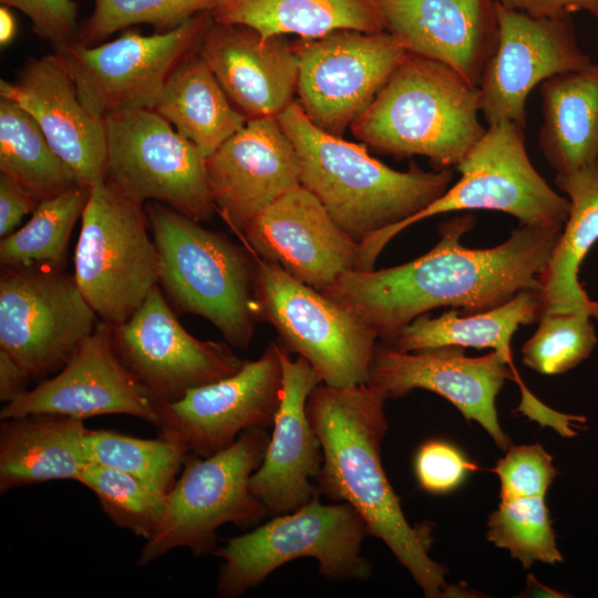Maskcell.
Masks as SVG:
<instances>
[{
    "mask_svg": "<svg viewBox=\"0 0 598 598\" xmlns=\"http://www.w3.org/2000/svg\"><path fill=\"white\" fill-rule=\"evenodd\" d=\"M471 214L439 226L440 239L422 256L390 268L350 270L321 290L354 312L390 344L415 318L437 308L462 315L496 308L520 291H537L564 226L518 225L504 243L467 248Z\"/></svg>",
    "mask_w": 598,
    "mask_h": 598,
    "instance_id": "obj_1",
    "label": "cell"
},
{
    "mask_svg": "<svg viewBox=\"0 0 598 598\" xmlns=\"http://www.w3.org/2000/svg\"><path fill=\"white\" fill-rule=\"evenodd\" d=\"M386 399L384 390L370 383L350 388L319 384L313 389L307 414L323 454L317 491L333 502L350 504L369 534L389 547L426 597L453 596L446 569L429 555V529L408 522L383 470Z\"/></svg>",
    "mask_w": 598,
    "mask_h": 598,
    "instance_id": "obj_2",
    "label": "cell"
},
{
    "mask_svg": "<svg viewBox=\"0 0 598 598\" xmlns=\"http://www.w3.org/2000/svg\"><path fill=\"white\" fill-rule=\"evenodd\" d=\"M295 146L300 184L357 241L395 226L429 206L451 186L453 168L424 171L411 162L395 171L355 144L315 126L295 100L278 117Z\"/></svg>",
    "mask_w": 598,
    "mask_h": 598,
    "instance_id": "obj_3",
    "label": "cell"
},
{
    "mask_svg": "<svg viewBox=\"0 0 598 598\" xmlns=\"http://www.w3.org/2000/svg\"><path fill=\"white\" fill-rule=\"evenodd\" d=\"M478 87L452 68L408 52L352 134L396 158L426 157L435 171L456 167L486 132Z\"/></svg>",
    "mask_w": 598,
    "mask_h": 598,
    "instance_id": "obj_4",
    "label": "cell"
},
{
    "mask_svg": "<svg viewBox=\"0 0 598 598\" xmlns=\"http://www.w3.org/2000/svg\"><path fill=\"white\" fill-rule=\"evenodd\" d=\"M145 214L161 258L158 286L171 306L203 317L228 344L247 349L259 322L252 254L162 203L152 200Z\"/></svg>",
    "mask_w": 598,
    "mask_h": 598,
    "instance_id": "obj_5",
    "label": "cell"
},
{
    "mask_svg": "<svg viewBox=\"0 0 598 598\" xmlns=\"http://www.w3.org/2000/svg\"><path fill=\"white\" fill-rule=\"evenodd\" d=\"M460 179L411 218L373 233L360 241V271L374 269L384 247L413 224L458 210H495L520 225L564 226L570 210L567 197L554 190L532 164L524 127L502 122L489 125L483 137L455 167Z\"/></svg>",
    "mask_w": 598,
    "mask_h": 598,
    "instance_id": "obj_6",
    "label": "cell"
},
{
    "mask_svg": "<svg viewBox=\"0 0 598 598\" xmlns=\"http://www.w3.org/2000/svg\"><path fill=\"white\" fill-rule=\"evenodd\" d=\"M368 535L367 524L350 504H323L317 493L298 509L276 515L215 549L223 559L217 594L237 598L283 564L307 557L318 561L320 574L328 579L364 580L372 571L361 555Z\"/></svg>",
    "mask_w": 598,
    "mask_h": 598,
    "instance_id": "obj_7",
    "label": "cell"
},
{
    "mask_svg": "<svg viewBox=\"0 0 598 598\" xmlns=\"http://www.w3.org/2000/svg\"><path fill=\"white\" fill-rule=\"evenodd\" d=\"M269 440L267 429H249L210 456L188 454L167 493L163 519L142 547L137 565L145 566L179 547L195 555L214 553L220 526L259 523L268 511L251 493L249 480L261 464Z\"/></svg>",
    "mask_w": 598,
    "mask_h": 598,
    "instance_id": "obj_8",
    "label": "cell"
},
{
    "mask_svg": "<svg viewBox=\"0 0 598 598\" xmlns=\"http://www.w3.org/2000/svg\"><path fill=\"white\" fill-rule=\"evenodd\" d=\"M256 260L258 321L270 323L278 343L306 359L323 384L368 383L377 333L354 312L248 249Z\"/></svg>",
    "mask_w": 598,
    "mask_h": 598,
    "instance_id": "obj_9",
    "label": "cell"
},
{
    "mask_svg": "<svg viewBox=\"0 0 598 598\" xmlns=\"http://www.w3.org/2000/svg\"><path fill=\"white\" fill-rule=\"evenodd\" d=\"M143 204L106 181L91 188L74 252V278L99 318L127 320L158 285L161 258Z\"/></svg>",
    "mask_w": 598,
    "mask_h": 598,
    "instance_id": "obj_10",
    "label": "cell"
},
{
    "mask_svg": "<svg viewBox=\"0 0 598 598\" xmlns=\"http://www.w3.org/2000/svg\"><path fill=\"white\" fill-rule=\"evenodd\" d=\"M106 182L143 204L164 203L198 221L215 213L206 158L173 125L151 109H124L104 116Z\"/></svg>",
    "mask_w": 598,
    "mask_h": 598,
    "instance_id": "obj_11",
    "label": "cell"
},
{
    "mask_svg": "<svg viewBox=\"0 0 598 598\" xmlns=\"http://www.w3.org/2000/svg\"><path fill=\"white\" fill-rule=\"evenodd\" d=\"M97 323L74 276L62 268L28 265L2 269L0 349L31 378L59 372Z\"/></svg>",
    "mask_w": 598,
    "mask_h": 598,
    "instance_id": "obj_12",
    "label": "cell"
},
{
    "mask_svg": "<svg viewBox=\"0 0 598 598\" xmlns=\"http://www.w3.org/2000/svg\"><path fill=\"white\" fill-rule=\"evenodd\" d=\"M200 12L166 32L143 35L125 30L117 39L83 45L59 54L84 105L100 117L124 109H153L169 76L190 54L213 23Z\"/></svg>",
    "mask_w": 598,
    "mask_h": 598,
    "instance_id": "obj_13",
    "label": "cell"
},
{
    "mask_svg": "<svg viewBox=\"0 0 598 598\" xmlns=\"http://www.w3.org/2000/svg\"><path fill=\"white\" fill-rule=\"evenodd\" d=\"M298 56L297 102L319 130L342 137L408 53L388 31L337 30L292 42Z\"/></svg>",
    "mask_w": 598,
    "mask_h": 598,
    "instance_id": "obj_14",
    "label": "cell"
},
{
    "mask_svg": "<svg viewBox=\"0 0 598 598\" xmlns=\"http://www.w3.org/2000/svg\"><path fill=\"white\" fill-rule=\"evenodd\" d=\"M111 338L121 362L157 405L227 378L244 363L227 342L192 336L158 285L127 320L112 324Z\"/></svg>",
    "mask_w": 598,
    "mask_h": 598,
    "instance_id": "obj_15",
    "label": "cell"
},
{
    "mask_svg": "<svg viewBox=\"0 0 598 598\" xmlns=\"http://www.w3.org/2000/svg\"><path fill=\"white\" fill-rule=\"evenodd\" d=\"M281 389L279 344L272 341L257 360L244 361L236 373L157 405L158 436L188 454L210 456L249 429L272 426Z\"/></svg>",
    "mask_w": 598,
    "mask_h": 598,
    "instance_id": "obj_16",
    "label": "cell"
},
{
    "mask_svg": "<svg viewBox=\"0 0 598 598\" xmlns=\"http://www.w3.org/2000/svg\"><path fill=\"white\" fill-rule=\"evenodd\" d=\"M498 38L478 84L487 126L526 124V101L535 86L592 62L579 47L571 16L533 17L496 1Z\"/></svg>",
    "mask_w": 598,
    "mask_h": 598,
    "instance_id": "obj_17",
    "label": "cell"
},
{
    "mask_svg": "<svg viewBox=\"0 0 598 598\" xmlns=\"http://www.w3.org/2000/svg\"><path fill=\"white\" fill-rule=\"evenodd\" d=\"M509 379H518L511 360L494 350L472 358L458 346L402 352L378 341L368 383L381 388L392 399L416 389L434 392L450 401L467 421L482 425L495 444L507 451L511 439L501 429L495 402Z\"/></svg>",
    "mask_w": 598,
    "mask_h": 598,
    "instance_id": "obj_18",
    "label": "cell"
},
{
    "mask_svg": "<svg viewBox=\"0 0 598 598\" xmlns=\"http://www.w3.org/2000/svg\"><path fill=\"white\" fill-rule=\"evenodd\" d=\"M111 334L112 323L100 321L59 372L3 404L0 420L32 413L63 414L84 421L125 414L155 425L157 404L121 362Z\"/></svg>",
    "mask_w": 598,
    "mask_h": 598,
    "instance_id": "obj_19",
    "label": "cell"
},
{
    "mask_svg": "<svg viewBox=\"0 0 598 598\" xmlns=\"http://www.w3.org/2000/svg\"><path fill=\"white\" fill-rule=\"evenodd\" d=\"M236 235L257 256L320 291L359 267L360 243L343 231L301 184Z\"/></svg>",
    "mask_w": 598,
    "mask_h": 598,
    "instance_id": "obj_20",
    "label": "cell"
},
{
    "mask_svg": "<svg viewBox=\"0 0 598 598\" xmlns=\"http://www.w3.org/2000/svg\"><path fill=\"white\" fill-rule=\"evenodd\" d=\"M215 212L235 233L300 185L297 152L277 117L251 120L206 158Z\"/></svg>",
    "mask_w": 598,
    "mask_h": 598,
    "instance_id": "obj_21",
    "label": "cell"
},
{
    "mask_svg": "<svg viewBox=\"0 0 598 598\" xmlns=\"http://www.w3.org/2000/svg\"><path fill=\"white\" fill-rule=\"evenodd\" d=\"M0 96L17 102L35 120L81 185L92 188L106 181L104 117L81 101L59 54L29 59L14 82L0 81Z\"/></svg>",
    "mask_w": 598,
    "mask_h": 598,
    "instance_id": "obj_22",
    "label": "cell"
},
{
    "mask_svg": "<svg viewBox=\"0 0 598 598\" xmlns=\"http://www.w3.org/2000/svg\"><path fill=\"white\" fill-rule=\"evenodd\" d=\"M279 354L280 403L264 460L249 480L251 493L275 516L298 509L318 493L311 480L317 478L323 461L320 440L307 414L308 398L322 381L302 357L292 359L280 344Z\"/></svg>",
    "mask_w": 598,
    "mask_h": 598,
    "instance_id": "obj_23",
    "label": "cell"
},
{
    "mask_svg": "<svg viewBox=\"0 0 598 598\" xmlns=\"http://www.w3.org/2000/svg\"><path fill=\"white\" fill-rule=\"evenodd\" d=\"M198 54L247 122L278 117L295 101L299 61L286 35L213 21Z\"/></svg>",
    "mask_w": 598,
    "mask_h": 598,
    "instance_id": "obj_24",
    "label": "cell"
},
{
    "mask_svg": "<svg viewBox=\"0 0 598 598\" xmlns=\"http://www.w3.org/2000/svg\"><path fill=\"white\" fill-rule=\"evenodd\" d=\"M385 31L408 52L441 62L478 87L498 38L496 0H377Z\"/></svg>",
    "mask_w": 598,
    "mask_h": 598,
    "instance_id": "obj_25",
    "label": "cell"
},
{
    "mask_svg": "<svg viewBox=\"0 0 598 598\" xmlns=\"http://www.w3.org/2000/svg\"><path fill=\"white\" fill-rule=\"evenodd\" d=\"M84 420L32 413L1 420L0 492L59 480L76 482L87 465Z\"/></svg>",
    "mask_w": 598,
    "mask_h": 598,
    "instance_id": "obj_26",
    "label": "cell"
},
{
    "mask_svg": "<svg viewBox=\"0 0 598 598\" xmlns=\"http://www.w3.org/2000/svg\"><path fill=\"white\" fill-rule=\"evenodd\" d=\"M555 184L569 199L570 210L539 278L540 317L586 308L598 319V300L588 297L578 278L580 265L598 241V159L556 174Z\"/></svg>",
    "mask_w": 598,
    "mask_h": 598,
    "instance_id": "obj_27",
    "label": "cell"
},
{
    "mask_svg": "<svg viewBox=\"0 0 598 598\" xmlns=\"http://www.w3.org/2000/svg\"><path fill=\"white\" fill-rule=\"evenodd\" d=\"M539 92L538 147L555 173H570L597 161L598 63L551 76Z\"/></svg>",
    "mask_w": 598,
    "mask_h": 598,
    "instance_id": "obj_28",
    "label": "cell"
},
{
    "mask_svg": "<svg viewBox=\"0 0 598 598\" xmlns=\"http://www.w3.org/2000/svg\"><path fill=\"white\" fill-rule=\"evenodd\" d=\"M210 12L215 22L247 25L264 38L385 31L377 0H220Z\"/></svg>",
    "mask_w": 598,
    "mask_h": 598,
    "instance_id": "obj_29",
    "label": "cell"
},
{
    "mask_svg": "<svg viewBox=\"0 0 598 598\" xmlns=\"http://www.w3.org/2000/svg\"><path fill=\"white\" fill-rule=\"evenodd\" d=\"M152 110L205 158L247 123L198 51L173 72Z\"/></svg>",
    "mask_w": 598,
    "mask_h": 598,
    "instance_id": "obj_30",
    "label": "cell"
},
{
    "mask_svg": "<svg viewBox=\"0 0 598 598\" xmlns=\"http://www.w3.org/2000/svg\"><path fill=\"white\" fill-rule=\"evenodd\" d=\"M539 318L537 291L525 290L496 308L476 313L462 315L455 308L436 318L424 313L388 346L402 352L443 346L491 348L511 360V340L516 330L538 322Z\"/></svg>",
    "mask_w": 598,
    "mask_h": 598,
    "instance_id": "obj_31",
    "label": "cell"
},
{
    "mask_svg": "<svg viewBox=\"0 0 598 598\" xmlns=\"http://www.w3.org/2000/svg\"><path fill=\"white\" fill-rule=\"evenodd\" d=\"M0 173L12 177L39 202L81 185L35 120L17 102L3 96H0Z\"/></svg>",
    "mask_w": 598,
    "mask_h": 598,
    "instance_id": "obj_32",
    "label": "cell"
},
{
    "mask_svg": "<svg viewBox=\"0 0 598 598\" xmlns=\"http://www.w3.org/2000/svg\"><path fill=\"white\" fill-rule=\"evenodd\" d=\"M90 193V187L78 185L41 200L23 227L1 238V266L62 268L72 229L82 217Z\"/></svg>",
    "mask_w": 598,
    "mask_h": 598,
    "instance_id": "obj_33",
    "label": "cell"
},
{
    "mask_svg": "<svg viewBox=\"0 0 598 598\" xmlns=\"http://www.w3.org/2000/svg\"><path fill=\"white\" fill-rule=\"evenodd\" d=\"M84 450L89 463L127 473L167 495L188 453L158 436L141 439L112 430H90Z\"/></svg>",
    "mask_w": 598,
    "mask_h": 598,
    "instance_id": "obj_34",
    "label": "cell"
},
{
    "mask_svg": "<svg viewBox=\"0 0 598 598\" xmlns=\"http://www.w3.org/2000/svg\"><path fill=\"white\" fill-rule=\"evenodd\" d=\"M78 483L95 494L102 511L118 527L148 539L158 528L166 494L122 471L87 463Z\"/></svg>",
    "mask_w": 598,
    "mask_h": 598,
    "instance_id": "obj_35",
    "label": "cell"
},
{
    "mask_svg": "<svg viewBox=\"0 0 598 598\" xmlns=\"http://www.w3.org/2000/svg\"><path fill=\"white\" fill-rule=\"evenodd\" d=\"M486 538L507 549L525 568L536 561H563L543 496L501 499L488 517Z\"/></svg>",
    "mask_w": 598,
    "mask_h": 598,
    "instance_id": "obj_36",
    "label": "cell"
},
{
    "mask_svg": "<svg viewBox=\"0 0 598 598\" xmlns=\"http://www.w3.org/2000/svg\"><path fill=\"white\" fill-rule=\"evenodd\" d=\"M591 319L592 311L586 308L543 315L520 350L524 364L547 375L577 367L598 341Z\"/></svg>",
    "mask_w": 598,
    "mask_h": 598,
    "instance_id": "obj_37",
    "label": "cell"
},
{
    "mask_svg": "<svg viewBox=\"0 0 598 598\" xmlns=\"http://www.w3.org/2000/svg\"><path fill=\"white\" fill-rule=\"evenodd\" d=\"M220 0H94L76 42L96 45L115 31L146 23L157 32L181 25L197 13L212 11Z\"/></svg>",
    "mask_w": 598,
    "mask_h": 598,
    "instance_id": "obj_38",
    "label": "cell"
},
{
    "mask_svg": "<svg viewBox=\"0 0 598 598\" xmlns=\"http://www.w3.org/2000/svg\"><path fill=\"white\" fill-rule=\"evenodd\" d=\"M494 472L501 481V499L543 496L557 475L551 456L539 444L511 446Z\"/></svg>",
    "mask_w": 598,
    "mask_h": 598,
    "instance_id": "obj_39",
    "label": "cell"
},
{
    "mask_svg": "<svg viewBox=\"0 0 598 598\" xmlns=\"http://www.w3.org/2000/svg\"><path fill=\"white\" fill-rule=\"evenodd\" d=\"M474 466L452 444L432 440L417 450L414 473L420 486L433 494L455 489Z\"/></svg>",
    "mask_w": 598,
    "mask_h": 598,
    "instance_id": "obj_40",
    "label": "cell"
},
{
    "mask_svg": "<svg viewBox=\"0 0 598 598\" xmlns=\"http://www.w3.org/2000/svg\"><path fill=\"white\" fill-rule=\"evenodd\" d=\"M13 7L32 22L33 31L49 42L55 53L63 51L78 40V9L73 0H0Z\"/></svg>",
    "mask_w": 598,
    "mask_h": 598,
    "instance_id": "obj_41",
    "label": "cell"
},
{
    "mask_svg": "<svg viewBox=\"0 0 598 598\" xmlns=\"http://www.w3.org/2000/svg\"><path fill=\"white\" fill-rule=\"evenodd\" d=\"M39 200L22 185L0 173V237L14 231L21 219L33 213Z\"/></svg>",
    "mask_w": 598,
    "mask_h": 598,
    "instance_id": "obj_42",
    "label": "cell"
},
{
    "mask_svg": "<svg viewBox=\"0 0 598 598\" xmlns=\"http://www.w3.org/2000/svg\"><path fill=\"white\" fill-rule=\"evenodd\" d=\"M533 17L556 18L585 11L598 19V0H496Z\"/></svg>",
    "mask_w": 598,
    "mask_h": 598,
    "instance_id": "obj_43",
    "label": "cell"
},
{
    "mask_svg": "<svg viewBox=\"0 0 598 598\" xmlns=\"http://www.w3.org/2000/svg\"><path fill=\"white\" fill-rule=\"evenodd\" d=\"M31 375L9 353L0 349V401L10 403L28 391Z\"/></svg>",
    "mask_w": 598,
    "mask_h": 598,
    "instance_id": "obj_44",
    "label": "cell"
},
{
    "mask_svg": "<svg viewBox=\"0 0 598 598\" xmlns=\"http://www.w3.org/2000/svg\"><path fill=\"white\" fill-rule=\"evenodd\" d=\"M16 34V21L13 14L7 8L1 6L0 8V43L1 45L8 44Z\"/></svg>",
    "mask_w": 598,
    "mask_h": 598,
    "instance_id": "obj_45",
    "label": "cell"
}]
</instances>
